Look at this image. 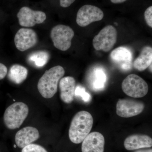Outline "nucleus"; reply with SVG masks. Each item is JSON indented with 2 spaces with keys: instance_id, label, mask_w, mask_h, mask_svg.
<instances>
[{
  "instance_id": "nucleus-1",
  "label": "nucleus",
  "mask_w": 152,
  "mask_h": 152,
  "mask_svg": "<svg viewBox=\"0 0 152 152\" xmlns=\"http://www.w3.org/2000/svg\"><path fill=\"white\" fill-rule=\"evenodd\" d=\"M94 119L92 115L86 111H81L74 116L69 129V138L72 142L80 144L89 134Z\"/></svg>"
},
{
  "instance_id": "nucleus-2",
  "label": "nucleus",
  "mask_w": 152,
  "mask_h": 152,
  "mask_svg": "<svg viewBox=\"0 0 152 152\" xmlns=\"http://www.w3.org/2000/svg\"><path fill=\"white\" fill-rule=\"evenodd\" d=\"M65 73L64 69L60 66L53 67L45 72L37 85L38 91L43 97L50 99L56 94L59 82Z\"/></svg>"
},
{
  "instance_id": "nucleus-3",
  "label": "nucleus",
  "mask_w": 152,
  "mask_h": 152,
  "mask_svg": "<svg viewBox=\"0 0 152 152\" xmlns=\"http://www.w3.org/2000/svg\"><path fill=\"white\" fill-rule=\"evenodd\" d=\"M29 108L26 104L21 102L14 103L7 108L4 113V122L9 129H18L27 117Z\"/></svg>"
},
{
  "instance_id": "nucleus-4",
  "label": "nucleus",
  "mask_w": 152,
  "mask_h": 152,
  "mask_svg": "<svg viewBox=\"0 0 152 152\" xmlns=\"http://www.w3.org/2000/svg\"><path fill=\"white\" fill-rule=\"evenodd\" d=\"M122 88L126 94L135 98L143 97L148 91L146 82L135 74H131L124 80Z\"/></svg>"
},
{
  "instance_id": "nucleus-5",
  "label": "nucleus",
  "mask_w": 152,
  "mask_h": 152,
  "mask_svg": "<svg viewBox=\"0 0 152 152\" xmlns=\"http://www.w3.org/2000/svg\"><path fill=\"white\" fill-rule=\"evenodd\" d=\"M75 35L73 30L64 25L55 26L51 31L50 37L55 48L65 51L70 48Z\"/></svg>"
},
{
  "instance_id": "nucleus-6",
  "label": "nucleus",
  "mask_w": 152,
  "mask_h": 152,
  "mask_svg": "<svg viewBox=\"0 0 152 152\" xmlns=\"http://www.w3.org/2000/svg\"><path fill=\"white\" fill-rule=\"evenodd\" d=\"M117 40V31L111 25L106 26L93 39L95 50L108 52L113 49Z\"/></svg>"
},
{
  "instance_id": "nucleus-7",
  "label": "nucleus",
  "mask_w": 152,
  "mask_h": 152,
  "mask_svg": "<svg viewBox=\"0 0 152 152\" xmlns=\"http://www.w3.org/2000/svg\"><path fill=\"white\" fill-rule=\"evenodd\" d=\"M104 13L95 6L86 5L80 8L77 15L76 22L81 27H86L93 22L99 21L104 18Z\"/></svg>"
},
{
  "instance_id": "nucleus-8",
  "label": "nucleus",
  "mask_w": 152,
  "mask_h": 152,
  "mask_svg": "<svg viewBox=\"0 0 152 152\" xmlns=\"http://www.w3.org/2000/svg\"><path fill=\"white\" fill-rule=\"evenodd\" d=\"M17 17L20 25L25 27H31L42 23L47 18L46 15L44 12L33 10L27 7L20 9Z\"/></svg>"
},
{
  "instance_id": "nucleus-9",
  "label": "nucleus",
  "mask_w": 152,
  "mask_h": 152,
  "mask_svg": "<svg viewBox=\"0 0 152 152\" xmlns=\"http://www.w3.org/2000/svg\"><path fill=\"white\" fill-rule=\"evenodd\" d=\"M142 102L129 99H120L116 105V113L122 118H129L137 115L143 111Z\"/></svg>"
},
{
  "instance_id": "nucleus-10",
  "label": "nucleus",
  "mask_w": 152,
  "mask_h": 152,
  "mask_svg": "<svg viewBox=\"0 0 152 152\" xmlns=\"http://www.w3.org/2000/svg\"><path fill=\"white\" fill-rule=\"evenodd\" d=\"M15 45L20 51L24 52L36 45L38 42V36L34 30L21 28L15 36Z\"/></svg>"
},
{
  "instance_id": "nucleus-11",
  "label": "nucleus",
  "mask_w": 152,
  "mask_h": 152,
  "mask_svg": "<svg viewBox=\"0 0 152 152\" xmlns=\"http://www.w3.org/2000/svg\"><path fill=\"white\" fill-rule=\"evenodd\" d=\"M105 139L99 132L89 133L82 142V152H104Z\"/></svg>"
},
{
  "instance_id": "nucleus-12",
  "label": "nucleus",
  "mask_w": 152,
  "mask_h": 152,
  "mask_svg": "<svg viewBox=\"0 0 152 152\" xmlns=\"http://www.w3.org/2000/svg\"><path fill=\"white\" fill-rule=\"evenodd\" d=\"M59 86L61 100L67 104L72 102L75 96L76 88V81L73 77L68 76L62 78Z\"/></svg>"
},
{
  "instance_id": "nucleus-13",
  "label": "nucleus",
  "mask_w": 152,
  "mask_h": 152,
  "mask_svg": "<svg viewBox=\"0 0 152 152\" xmlns=\"http://www.w3.org/2000/svg\"><path fill=\"white\" fill-rule=\"evenodd\" d=\"M39 137V131L36 128L28 126L23 128L16 133L15 141L17 146L23 148Z\"/></svg>"
},
{
  "instance_id": "nucleus-14",
  "label": "nucleus",
  "mask_w": 152,
  "mask_h": 152,
  "mask_svg": "<svg viewBox=\"0 0 152 152\" xmlns=\"http://www.w3.org/2000/svg\"><path fill=\"white\" fill-rule=\"evenodd\" d=\"M125 148L128 151L149 148L152 146V139L145 134H133L129 136L124 142Z\"/></svg>"
},
{
  "instance_id": "nucleus-15",
  "label": "nucleus",
  "mask_w": 152,
  "mask_h": 152,
  "mask_svg": "<svg viewBox=\"0 0 152 152\" xmlns=\"http://www.w3.org/2000/svg\"><path fill=\"white\" fill-rule=\"evenodd\" d=\"M152 62V48L145 47L142 50L140 56L134 61V67L138 71H143L148 68Z\"/></svg>"
},
{
  "instance_id": "nucleus-16",
  "label": "nucleus",
  "mask_w": 152,
  "mask_h": 152,
  "mask_svg": "<svg viewBox=\"0 0 152 152\" xmlns=\"http://www.w3.org/2000/svg\"><path fill=\"white\" fill-rule=\"evenodd\" d=\"M28 70L25 67L19 64H14L10 68L8 77L16 84H20L27 77Z\"/></svg>"
},
{
  "instance_id": "nucleus-17",
  "label": "nucleus",
  "mask_w": 152,
  "mask_h": 152,
  "mask_svg": "<svg viewBox=\"0 0 152 152\" xmlns=\"http://www.w3.org/2000/svg\"><path fill=\"white\" fill-rule=\"evenodd\" d=\"M110 57L116 62L129 63L131 61L132 54L126 48L121 47L114 49L111 53Z\"/></svg>"
},
{
  "instance_id": "nucleus-18",
  "label": "nucleus",
  "mask_w": 152,
  "mask_h": 152,
  "mask_svg": "<svg viewBox=\"0 0 152 152\" xmlns=\"http://www.w3.org/2000/svg\"><path fill=\"white\" fill-rule=\"evenodd\" d=\"M50 54L45 51L34 52L28 57V61L38 68L42 67L49 61Z\"/></svg>"
},
{
  "instance_id": "nucleus-19",
  "label": "nucleus",
  "mask_w": 152,
  "mask_h": 152,
  "mask_svg": "<svg viewBox=\"0 0 152 152\" xmlns=\"http://www.w3.org/2000/svg\"><path fill=\"white\" fill-rule=\"evenodd\" d=\"M106 76L102 71H96L94 75V86L95 88L100 89L103 88L106 82Z\"/></svg>"
},
{
  "instance_id": "nucleus-20",
  "label": "nucleus",
  "mask_w": 152,
  "mask_h": 152,
  "mask_svg": "<svg viewBox=\"0 0 152 152\" xmlns=\"http://www.w3.org/2000/svg\"><path fill=\"white\" fill-rule=\"evenodd\" d=\"M22 152H48L43 147L37 144H31L23 148Z\"/></svg>"
},
{
  "instance_id": "nucleus-21",
  "label": "nucleus",
  "mask_w": 152,
  "mask_h": 152,
  "mask_svg": "<svg viewBox=\"0 0 152 152\" xmlns=\"http://www.w3.org/2000/svg\"><path fill=\"white\" fill-rule=\"evenodd\" d=\"M75 95L80 96L85 102H89L91 99L90 95L86 91L84 88L80 86H77L76 87Z\"/></svg>"
},
{
  "instance_id": "nucleus-22",
  "label": "nucleus",
  "mask_w": 152,
  "mask_h": 152,
  "mask_svg": "<svg viewBox=\"0 0 152 152\" xmlns=\"http://www.w3.org/2000/svg\"><path fill=\"white\" fill-rule=\"evenodd\" d=\"M145 20L148 26L152 28V7H149L145 11Z\"/></svg>"
},
{
  "instance_id": "nucleus-23",
  "label": "nucleus",
  "mask_w": 152,
  "mask_h": 152,
  "mask_svg": "<svg viewBox=\"0 0 152 152\" xmlns=\"http://www.w3.org/2000/svg\"><path fill=\"white\" fill-rule=\"evenodd\" d=\"M8 69L7 66L4 64L0 63V80L5 77L7 74Z\"/></svg>"
},
{
  "instance_id": "nucleus-24",
  "label": "nucleus",
  "mask_w": 152,
  "mask_h": 152,
  "mask_svg": "<svg viewBox=\"0 0 152 152\" xmlns=\"http://www.w3.org/2000/svg\"><path fill=\"white\" fill-rule=\"evenodd\" d=\"M75 0H60V5L64 8L69 7Z\"/></svg>"
},
{
  "instance_id": "nucleus-25",
  "label": "nucleus",
  "mask_w": 152,
  "mask_h": 152,
  "mask_svg": "<svg viewBox=\"0 0 152 152\" xmlns=\"http://www.w3.org/2000/svg\"><path fill=\"white\" fill-rule=\"evenodd\" d=\"M110 1L114 4H120V3L124 2L126 0H110Z\"/></svg>"
},
{
  "instance_id": "nucleus-26",
  "label": "nucleus",
  "mask_w": 152,
  "mask_h": 152,
  "mask_svg": "<svg viewBox=\"0 0 152 152\" xmlns=\"http://www.w3.org/2000/svg\"><path fill=\"white\" fill-rule=\"evenodd\" d=\"M134 152H152V150L151 149H146V150H137Z\"/></svg>"
},
{
  "instance_id": "nucleus-27",
  "label": "nucleus",
  "mask_w": 152,
  "mask_h": 152,
  "mask_svg": "<svg viewBox=\"0 0 152 152\" xmlns=\"http://www.w3.org/2000/svg\"><path fill=\"white\" fill-rule=\"evenodd\" d=\"M152 64H151L149 66V67H150V71H151V72H152Z\"/></svg>"
}]
</instances>
